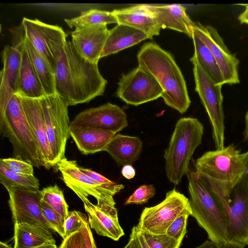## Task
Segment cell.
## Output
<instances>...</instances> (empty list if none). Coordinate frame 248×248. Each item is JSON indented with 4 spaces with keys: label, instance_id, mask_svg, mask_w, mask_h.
Segmentation results:
<instances>
[{
    "label": "cell",
    "instance_id": "cell-47",
    "mask_svg": "<svg viewBox=\"0 0 248 248\" xmlns=\"http://www.w3.org/2000/svg\"><path fill=\"white\" fill-rule=\"evenodd\" d=\"M196 248H217V246L210 240H207Z\"/></svg>",
    "mask_w": 248,
    "mask_h": 248
},
{
    "label": "cell",
    "instance_id": "cell-28",
    "mask_svg": "<svg viewBox=\"0 0 248 248\" xmlns=\"http://www.w3.org/2000/svg\"><path fill=\"white\" fill-rule=\"evenodd\" d=\"M194 53L191 58L196 60L217 85L223 86L224 78L219 66L208 47L193 32Z\"/></svg>",
    "mask_w": 248,
    "mask_h": 248
},
{
    "label": "cell",
    "instance_id": "cell-4",
    "mask_svg": "<svg viewBox=\"0 0 248 248\" xmlns=\"http://www.w3.org/2000/svg\"><path fill=\"white\" fill-rule=\"evenodd\" d=\"M191 216L216 245L228 242V217L217 195L195 171L186 174Z\"/></svg>",
    "mask_w": 248,
    "mask_h": 248
},
{
    "label": "cell",
    "instance_id": "cell-45",
    "mask_svg": "<svg viewBox=\"0 0 248 248\" xmlns=\"http://www.w3.org/2000/svg\"><path fill=\"white\" fill-rule=\"evenodd\" d=\"M245 247L243 245L232 242H227L217 246V248H245Z\"/></svg>",
    "mask_w": 248,
    "mask_h": 248
},
{
    "label": "cell",
    "instance_id": "cell-31",
    "mask_svg": "<svg viewBox=\"0 0 248 248\" xmlns=\"http://www.w3.org/2000/svg\"><path fill=\"white\" fill-rule=\"evenodd\" d=\"M0 181L5 187L8 186H21L31 189H39L38 179L34 175L23 176L11 171L0 161Z\"/></svg>",
    "mask_w": 248,
    "mask_h": 248
},
{
    "label": "cell",
    "instance_id": "cell-3",
    "mask_svg": "<svg viewBox=\"0 0 248 248\" xmlns=\"http://www.w3.org/2000/svg\"><path fill=\"white\" fill-rule=\"evenodd\" d=\"M195 167L199 177L220 200H229L244 172L242 153L232 144L204 153Z\"/></svg>",
    "mask_w": 248,
    "mask_h": 248
},
{
    "label": "cell",
    "instance_id": "cell-12",
    "mask_svg": "<svg viewBox=\"0 0 248 248\" xmlns=\"http://www.w3.org/2000/svg\"><path fill=\"white\" fill-rule=\"evenodd\" d=\"M12 34V45L5 46L1 53L2 68L0 73V120L3 118L12 96L19 92L21 46L25 36L22 25L14 28Z\"/></svg>",
    "mask_w": 248,
    "mask_h": 248
},
{
    "label": "cell",
    "instance_id": "cell-50",
    "mask_svg": "<svg viewBox=\"0 0 248 248\" xmlns=\"http://www.w3.org/2000/svg\"><path fill=\"white\" fill-rule=\"evenodd\" d=\"M35 248H58L56 244H44Z\"/></svg>",
    "mask_w": 248,
    "mask_h": 248
},
{
    "label": "cell",
    "instance_id": "cell-37",
    "mask_svg": "<svg viewBox=\"0 0 248 248\" xmlns=\"http://www.w3.org/2000/svg\"><path fill=\"white\" fill-rule=\"evenodd\" d=\"M88 221V217L84 214L76 210L70 211L64 222L66 237L77 231Z\"/></svg>",
    "mask_w": 248,
    "mask_h": 248
},
{
    "label": "cell",
    "instance_id": "cell-7",
    "mask_svg": "<svg viewBox=\"0 0 248 248\" xmlns=\"http://www.w3.org/2000/svg\"><path fill=\"white\" fill-rule=\"evenodd\" d=\"M65 185L82 201L92 196L97 201L96 204L101 209L114 215H118L113 196L124 188V186L115 183L111 185L99 183L79 170L75 160L66 157L56 165Z\"/></svg>",
    "mask_w": 248,
    "mask_h": 248
},
{
    "label": "cell",
    "instance_id": "cell-49",
    "mask_svg": "<svg viewBox=\"0 0 248 248\" xmlns=\"http://www.w3.org/2000/svg\"><path fill=\"white\" fill-rule=\"evenodd\" d=\"M123 248H136V247L132 239L130 238L128 242Z\"/></svg>",
    "mask_w": 248,
    "mask_h": 248
},
{
    "label": "cell",
    "instance_id": "cell-26",
    "mask_svg": "<svg viewBox=\"0 0 248 248\" xmlns=\"http://www.w3.org/2000/svg\"><path fill=\"white\" fill-rule=\"evenodd\" d=\"M25 37L21 46L19 92L16 94L30 98L40 99L46 94L24 45Z\"/></svg>",
    "mask_w": 248,
    "mask_h": 248
},
{
    "label": "cell",
    "instance_id": "cell-15",
    "mask_svg": "<svg viewBox=\"0 0 248 248\" xmlns=\"http://www.w3.org/2000/svg\"><path fill=\"white\" fill-rule=\"evenodd\" d=\"M193 32L208 47L222 74L224 84L240 82L238 65L239 60L225 44L217 30L212 26L195 23Z\"/></svg>",
    "mask_w": 248,
    "mask_h": 248
},
{
    "label": "cell",
    "instance_id": "cell-2",
    "mask_svg": "<svg viewBox=\"0 0 248 248\" xmlns=\"http://www.w3.org/2000/svg\"><path fill=\"white\" fill-rule=\"evenodd\" d=\"M137 58L138 66L152 74L162 87L165 104L180 113L186 112L191 101L184 77L172 55L150 42L142 46Z\"/></svg>",
    "mask_w": 248,
    "mask_h": 248
},
{
    "label": "cell",
    "instance_id": "cell-29",
    "mask_svg": "<svg viewBox=\"0 0 248 248\" xmlns=\"http://www.w3.org/2000/svg\"><path fill=\"white\" fill-rule=\"evenodd\" d=\"M24 42L45 94L48 95L56 93L54 74L26 35Z\"/></svg>",
    "mask_w": 248,
    "mask_h": 248
},
{
    "label": "cell",
    "instance_id": "cell-25",
    "mask_svg": "<svg viewBox=\"0 0 248 248\" xmlns=\"http://www.w3.org/2000/svg\"><path fill=\"white\" fill-rule=\"evenodd\" d=\"M149 39L143 31L135 28L118 24L109 30L101 58L116 53Z\"/></svg>",
    "mask_w": 248,
    "mask_h": 248
},
{
    "label": "cell",
    "instance_id": "cell-41",
    "mask_svg": "<svg viewBox=\"0 0 248 248\" xmlns=\"http://www.w3.org/2000/svg\"><path fill=\"white\" fill-rule=\"evenodd\" d=\"M79 168L81 171H82L87 175L89 176L93 180L99 183L105 185H111L114 183L107 179L104 176L101 175L100 174L95 171H94L89 169L84 168L80 167H79Z\"/></svg>",
    "mask_w": 248,
    "mask_h": 248
},
{
    "label": "cell",
    "instance_id": "cell-23",
    "mask_svg": "<svg viewBox=\"0 0 248 248\" xmlns=\"http://www.w3.org/2000/svg\"><path fill=\"white\" fill-rule=\"evenodd\" d=\"M142 141L137 137L116 134L109 141L104 151L108 152L118 166L132 165L142 151Z\"/></svg>",
    "mask_w": 248,
    "mask_h": 248
},
{
    "label": "cell",
    "instance_id": "cell-6",
    "mask_svg": "<svg viewBox=\"0 0 248 248\" xmlns=\"http://www.w3.org/2000/svg\"><path fill=\"white\" fill-rule=\"evenodd\" d=\"M0 128L2 135L13 147L15 157L28 161L37 168H46L19 97L16 93L10 100L4 115L0 120Z\"/></svg>",
    "mask_w": 248,
    "mask_h": 248
},
{
    "label": "cell",
    "instance_id": "cell-24",
    "mask_svg": "<svg viewBox=\"0 0 248 248\" xmlns=\"http://www.w3.org/2000/svg\"><path fill=\"white\" fill-rule=\"evenodd\" d=\"M116 134L112 131L90 128L70 129V137L79 151L85 155L104 151Z\"/></svg>",
    "mask_w": 248,
    "mask_h": 248
},
{
    "label": "cell",
    "instance_id": "cell-14",
    "mask_svg": "<svg viewBox=\"0 0 248 248\" xmlns=\"http://www.w3.org/2000/svg\"><path fill=\"white\" fill-rule=\"evenodd\" d=\"M116 95L128 105L138 106L161 97L163 90L155 78L140 67L123 74Z\"/></svg>",
    "mask_w": 248,
    "mask_h": 248
},
{
    "label": "cell",
    "instance_id": "cell-13",
    "mask_svg": "<svg viewBox=\"0 0 248 248\" xmlns=\"http://www.w3.org/2000/svg\"><path fill=\"white\" fill-rule=\"evenodd\" d=\"M14 224L24 222L55 232L44 217L42 210L41 191L21 186L5 187Z\"/></svg>",
    "mask_w": 248,
    "mask_h": 248
},
{
    "label": "cell",
    "instance_id": "cell-8",
    "mask_svg": "<svg viewBox=\"0 0 248 248\" xmlns=\"http://www.w3.org/2000/svg\"><path fill=\"white\" fill-rule=\"evenodd\" d=\"M193 65L195 91L208 116L216 149L223 148L225 141V115L222 85L216 84L198 62L190 58Z\"/></svg>",
    "mask_w": 248,
    "mask_h": 248
},
{
    "label": "cell",
    "instance_id": "cell-35",
    "mask_svg": "<svg viewBox=\"0 0 248 248\" xmlns=\"http://www.w3.org/2000/svg\"><path fill=\"white\" fill-rule=\"evenodd\" d=\"M0 161L16 174L23 176L34 175L33 166L28 161L16 157L1 158Z\"/></svg>",
    "mask_w": 248,
    "mask_h": 248
},
{
    "label": "cell",
    "instance_id": "cell-21",
    "mask_svg": "<svg viewBox=\"0 0 248 248\" xmlns=\"http://www.w3.org/2000/svg\"><path fill=\"white\" fill-rule=\"evenodd\" d=\"M118 24L127 25L146 34L149 39L159 34L161 28L146 4H139L112 11Z\"/></svg>",
    "mask_w": 248,
    "mask_h": 248
},
{
    "label": "cell",
    "instance_id": "cell-17",
    "mask_svg": "<svg viewBox=\"0 0 248 248\" xmlns=\"http://www.w3.org/2000/svg\"><path fill=\"white\" fill-rule=\"evenodd\" d=\"M228 242L248 246V186L242 179L230 196Z\"/></svg>",
    "mask_w": 248,
    "mask_h": 248
},
{
    "label": "cell",
    "instance_id": "cell-9",
    "mask_svg": "<svg viewBox=\"0 0 248 248\" xmlns=\"http://www.w3.org/2000/svg\"><path fill=\"white\" fill-rule=\"evenodd\" d=\"M184 214L191 215L189 199L174 188L159 204L145 207L136 226L143 232L165 234L174 220Z\"/></svg>",
    "mask_w": 248,
    "mask_h": 248
},
{
    "label": "cell",
    "instance_id": "cell-34",
    "mask_svg": "<svg viewBox=\"0 0 248 248\" xmlns=\"http://www.w3.org/2000/svg\"><path fill=\"white\" fill-rule=\"evenodd\" d=\"M42 210L44 217L53 227L55 232L62 239L66 237L64 228L65 220L58 212L53 209L46 203L42 201Z\"/></svg>",
    "mask_w": 248,
    "mask_h": 248
},
{
    "label": "cell",
    "instance_id": "cell-5",
    "mask_svg": "<svg viewBox=\"0 0 248 248\" xmlns=\"http://www.w3.org/2000/svg\"><path fill=\"white\" fill-rule=\"evenodd\" d=\"M202 124L197 118L184 117L176 123L164 152L165 172L171 183L178 185L189 170L190 160L202 141Z\"/></svg>",
    "mask_w": 248,
    "mask_h": 248
},
{
    "label": "cell",
    "instance_id": "cell-32",
    "mask_svg": "<svg viewBox=\"0 0 248 248\" xmlns=\"http://www.w3.org/2000/svg\"><path fill=\"white\" fill-rule=\"evenodd\" d=\"M41 191L42 201L58 212L65 220L68 214V205L62 191L57 184L44 188Z\"/></svg>",
    "mask_w": 248,
    "mask_h": 248
},
{
    "label": "cell",
    "instance_id": "cell-22",
    "mask_svg": "<svg viewBox=\"0 0 248 248\" xmlns=\"http://www.w3.org/2000/svg\"><path fill=\"white\" fill-rule=\"evenodd\" d=\"M88 221L91 229L99 235L118 241L124 235L123 229L120 225L118 215H114L99 208L92 203L89 199L82 201Z\"/></svg>",
    "mask_w": 248,
    "mask_h": 248
},
{
    "label": "cell",
    "instance_id": "cell-43",
    "mask_svg": "<svg viewBox=\"0 0 248 248\" xmlns=\"http://www.w3.org/2000/svg\"><path fill=\"white\" fill-rule=\"evenodd\" d=\"M242 158L244 165V172L242 179L248 186V151L242 154Z\"/></svg>",
    "mask_w": 248,
    "mask_h": 248
},
{
    "label": "cell",
    "instance_id": "cell-16",
    "mask_svg": "<svg viewBox=\"0 0 248 248\" xmlns=\"http://www.w3.org/2000/svg\"><path fill=\"white\" fill-rule=\"evenodd\" d=\"M128 126L127 115L118 106L107 103L78 113L70 122V128H90L115 133Z\"/></svg>",
    "mask_w": 248,
    "mask_h": 248
},
{
    "label": "cell",
    "instance_id": "cell-33",
    "mask_svg": "<svg viewBox=\"0 0 248 248\" xmlns=\"http://www.w3.org/2000/svg\"><path fill=\"white\" fill-rule=\"evenodd\" d=\"M142 233L150 248H180L182 242L167 233L153 234L147 232Z\"/></svg>",
    "mask_w": 248,
    "mask_h": 248
},
{
    "label": "cell",
    "instance_id": "cell-1",
    "mask_svg": "<svg viewBox=\"0 0 248 248\" xmlns=\"http://www.w3.org/2000/svg\"><path fill=\"white\" fill-rule=\"evenodd\" d=\"M54 75L56 93L68 106L88 103L102 95L107 84L98 63L81 57L70 41L57 58Z\"/></svg>",
    "mask_w": 248,
    "mask_h": 248
},
{
    "label": "cell",
    "instance_id": "cell-44",
    "mask_svg": "<svg viewBox=\"0 0 248 248\" xmlns=\"http://www.w3.org/2000/svg\"><path fill=\"white\" fill-rule=\"evenodd\" d=\"M121 173L125 178L131 179L135 175V170L131 165H126L123 167Z\"/></svg>",
    "mask_w": 248,
    "mask_h": 248
},
{
    "label": "cell",
    "instance_id": "cell-18",
    "mask_svg": "<svg viewBox=\"0 0 248 248\" xmlns=\"http://www.w3.org/2000/svg\"><path fill=\"white\" fill-rule=\"evenodd\" d=\"M109 32L107 25L104 24L78 28L71 33V41L81 57L98 63Z\"/></svg>",
    "mask_w": 248,
    "mask_h": 248
},
{
    "label": "cell",
    "instance_id": "cell-46",
    "mask_svg": "<svg viewBox=\"0 0 248 248\" xmlns=\"http://www.w3.org/2000/svg\"><path fill=\"white\" fill-rule=\"evenodd\" d=\"M238 20L241 24L248 25V4L246 5L245 9L239 15Z\"/></svg>",
    "mask_w": 248,
    "mask_h": 248
},
{
    "label": "cell",
    "instance_id": "cell-19",
    "mask_svg": "<svg viewBox=\"0 0 248 248\" xmlns=\"http://www.w3.org/2000/svg\"><path fill=\"white\" fill-rule=\"evenodd\" d=\"M18 96L28 122L46 163V169H49L55 166V165L47 136L40 99L30 98L19 95Z\"/></svg>",
    "mask_w": 248,
    "mask_h": 248
},
{
    "label": "cell",
    "instance_id": "cell-36",
    "mask_svg": "<svg viewBox=\"0 0 248 248\" xmlns=\"http://www.w3.org/2000/svg\"><path fill=\"white\" fill-rule=\"evenodd\" d=\"M155 193V188L153 185H143L138 187L134 193L129 197L124 204H143L153 197Z\"/></svg>",
    "mask_w": 248,
    "mask_h": 248
},
{
    "label": "cell",
    "instance_id": "cell-48",
    "mask_svg": "<svg viewBox=\"0 0 248 248\" xmlns=\"http://www.w3.org/2000/svg\"><path fill=\"white\" fill-rule=\"evenodd\" d=\"M244 134L245 138L248 140V109L245 116V129Z\"/></svg>",
    "mask_w": 248,
    "mask_h": 248
},
{
    "label": "cell",
    "instance_id": "cell-20",
    "mask_svg": "<svg viewBox=\"0 0 248 248\" xmlns=\"http://www.w3.org/2000/svg\"><path fill=\"white\" fill-rule=\"evenodd\" d=\"M146 5L161 29L174 30L184 33L192 38L195 23L190 19L183 5L179 4Z\"/></svg>",
    "mask_w": 248,
    "mask_h": 248
},
{
    "label": "cell",
    "instance_id": "cell-10",
    "mask_svg": "<svg viewBox=\"0 0 248 248\" xmlns=\"http://www.w3.org/2000/svg\"><path fill=\"white\" fill-rule=\"evenodd\" d=\"M46 134L55 166L64 158L67 140L70 135L68 106L56 93L40 98Z\"/></svg>",
    "mask_w": 248,
    "mask_h": 248
},
{
    "label": "cell",
    "instance_id": "cell-38",
    "mask_svg": "<svg viewBox=\"0 0 248 248\" xmlns=\"http://www.w3.org/2000/svg\"><path fill=\"white\" fill-rule=\"evenodd\" d=\"M86 223L77 231L63 239L58 248H86Z\"/></svg>",
    "mask_w": 248,
    "mask_h": 248
},
{
    "label": "cell",
    "instance_id": "cell-11",
    "mask_svg": "<svg viewBox=\"0 0 248 248\" xmlns=\"http://www.w3.org/2000/svg\"><path fill=\"white\" fill-rule=\"evenodd\" d=\"M26 37L44 58L54 74L56 60L67 43V35L60 26L43 22L37 19L23 17L21 24Z\"/></svg>",
    "mask_w": 248,
    "mask_h": 248
},
{
    "label": "cell",
    "instance_id": "cell-39",
    "mask_svg": "<svg viewBox=\"0 0 248 248\" xmlns=\"http://www.w3.org/2000/svg\"><path fill=\"white\" fill-rule=\"evenodd\" d=\"M188 214L180 216L168 228L166 233L178 240L182 241L186 232Z\"/></svg>",
    "mask_w": 248,
    "mask_h": 248
},
{
    "label": "cell",
    "instance_id": "cell-51",
    "mask_svg": "<svg viewBox=\"0 0 248 248\" xmlns=\"http://www.w3.org/2000/svg\"><path fill=\"white\" fill-rule=\"evenodd\" d=\"M0 248H13L10 245L2 241L0 242Z\"/></svg>",
    "mask_w": 248,
    "mask_h": 248
},
{
    "label": "cell",
    "instance_id": "cell-30",
    "mask_svg": "<svg viewBox=\"0 0 248 248\" xmlns=\"http://www.w3.org/2000/svg\"><path fill=\"white\" fill-rule=\"evenodd\" d=\"M70 28H76L96 24L107 25L117 23L118 21L112 12L98 9H90L83 11L78 16L64 19Z\"/></svg>",
    "mask_w": 248,
    "mask_h": 248
},
{
    "label": "cell",
    "instance_id": "cell-42",
    "mask_svg": "<svg viewBox=\"0 0 248 248\" xmlns=\"http://www.w3.org/2000/svg\"><path fill=\"white\" fill-rule=\"evenodd\" d=\"M85 241L86 248H97L89 221L85 224Z\"/></svg>",
    "mask_w": 248,
    "mask_h": 248
},
{
    "label": "cell",
    "instance_id": "cell-40",
    "mask_svg": "<svg viewBox=\"0 0 248 248\" xmlns=\"http://www.w3.org/2000/svg\"><path fill=\"white\" fill-rule=\"evenodd\" d=\"M130 238L133 240L136 248H150L145 240L142 232L136 226L132 228Z\"/></svg>",
    "mask_w": 248,
    "mask_h": 248
},
{
    "label": "cell",
    "instance_id": "cell-27",
    "mask_svg": "<svg viewBox=\"0 0 248 248\" xmlns=\"http://www.w3.org/2000/svg\"><path fill=\"white\" fill-rule=\"evenodd\" d=\"M14 248H35L56 244L51 232L27 223L14 224Z\"/></svg>",
    "mask_w": 248,
    "mask_h": 248
}]
</instances>
